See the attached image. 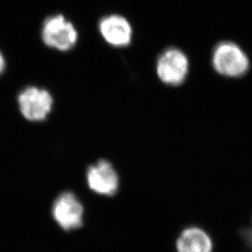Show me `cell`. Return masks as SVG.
I'll use <instances>...</instances> for the list:
<instances>
[{
    "label": "cell",
    "mask_w": 252,
    "mask_h": 252,
    "mask_svg": "<svg viewBox=\"0 0 252 252\" xmlns=\"http://www.w3.org/2000/svg\"></svg>",
    "instance_id": "8fae6325"
},
{
    "label": "cell",
    "mask_w": 252,
    "mask_h": 252,
    "mask_svg": "<svg viewBox=\"0 0 252 252\" xmlns=\"http://www.w3.org/2000/svg\"><path fill=\"white\" fill-rule=\"evenodd\" d=\"M52 213L57 224L65 231L80 228L84 223V207L70 192H64L57 197Z\"/></svg>",
    "instance_id": "5b68a950"
},
{
    "label": "cell",
    "mask_w": 252,
    "mask_h": 252,
    "mask_svg": "<svg viewBox=\"0 0 252 252\" xmlns=\"http://www.w3.org/2000/svg\"><path fill=\"white\" fill-rule=\"evenodd\" d=\"M213 243L209 235L197 227L187 228L176 241L177 252H212Z\"/></svg>",
    "instance_id": "ba28073f"
},
{
    "label": "cell",
    "mask_w": 252,
    "mask_h": 252,
    "mask_svg": "<svg viewBox=\"0 0 252 252\" xmlns=\"http://www.w3.org/2000/svg\"><path fill=\"white\" fill-rule=\"evenodd\" d=\"M241 235L249 248H252V224L250 228H244L241 231Z\"/></svg>",
    "instance_id": "9c48e42d"
},
{
    "label": "cell",
    "mask_w": 252,
    "mask_h": 252,
    "mask_svg": "<svg viewBox=\"0 0 252 252\" xmlns=\"http://www.w3.org/2000/svg\"><path fill=\"white\" fill-rule=\"evenodd\" d=\"M41 35L49 48L62 52L69 51L78 42V31L63 15H54L43 22Z\"/></svg>",
    "instance_id": "7a4b0ae2"
},
{
    "label": "cell",
    "mask_w": 252,
    "mask_h": 252,
    "mask_svg": "<svg viewBox=\"0 0 252 252\" xmlns=\"http://www.w3.org/2000/svg\"><path fill=\"white\" fill-rule=\"evenodd\" d=\"M189 69L188 57L178 48H169L158 58L156 72L160 80L169 86L181 85Z\"/></svg>",
    "instance_id": "3957f363"
},
{
    "label": "cell",
    "mask_w": 252,
    "mask_h": 252,
    "mask_svg": "<svg viewBox=\"0 0 252 252\" xmlns=\"http://www.w3.org/2000/svg\"><path fill=\"white\" fill-rule=\"evenodd\" d=\"M18 105L22 116L29 121L40 122L47 119L53 109V99L44 88L31 86L18 95Z\"/></svg>",
    "instance_id": "277c9868"
},
{
    "label": "cell",
    "mask_w": 252,
    "mask_h": 252,
    "mask_svg": "<svg viewBox=\"0 0 252 252\" xmlns=\"http://www.w3.org/2000/svg\"><path fill=\"white\" fill-rule=\"evenodd\" d=\"M87 182L95 193L104 196H113L119 189V176L110 162L102 159L88 167Z\"/></svg>",
    "instance_id": "8992f818"
},
{
    "label": "cell",
    "mask_w": 252,
    "mask_h": 252,
    "mask_svg": "<svg viewBox=\"0 0 252 252\" xmlns=\"http://www.w3.org/2000/svg\"><path fill=\"white\" fill-rule=\"evenodd\" d=\"M212 66L222 76L241 78L248 73L250 62L242 48L232 42H222L215 47Z\"/></svg>",
    "instance_id": "6da1fadb"
},
{
    "label": "cell",
    "mask_w": 252,
    "mask_h": 252,
    "mask_svg": "<svg viewBox=\"0 0 252 252\" xmlns=\"http://www.w3.org/2000/svg\"><path fill=\"white\" fill-rule=\"evenodd\" d=\"M99 31L105 42L114 48H125L130 45L133 30L130 22L120 15L112 14L101 18Z\"/></svg>",
    "instance_id": "52a82bcc"
},
{
    "label": "cell",
    "mask_w": 252,
    "mask_h": 252,
    "mask_svg": "<svg viewBox=\"0 0 252 252\" xmlns=\"http://www.w3.org/2000/svg\"><path fill=\"white\" fill-rule=\"evenodd\" d=\"M5 66H6V62L5 58L2 55V53L0 51V75L2 74V72L4 71Z\"/></svg>",
    "instance_id": "30bf717a"
}]
</instances>
